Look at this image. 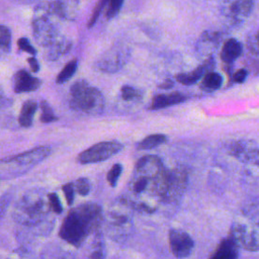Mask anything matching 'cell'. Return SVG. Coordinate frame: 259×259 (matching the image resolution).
I'll list each match as a JSON object with an SVG mask.
<instances>
[{
	"label": "cell",
	"mask_w": 259,
	"mask_h": 259,
	"mask_svg": "<svg viewBox=\"0 0 259 259\" xmlns=\"http://www.w3.org/2000/svg\"><path fill=\"white\" fill-rule=\"evenodd\" d=\"M168 184V170L155 155H146L138 160L126 192L121 197L134 210L143 213L155 212L163 204Z\"/></svg>",
	"instance_id": "1"
},
{
	"label": "cell",
	"mask_w": 259,
	"mask_h": 259,
	"mask_svg": "<svg viewBox=\"0 0 259 259\" xmlns=\"http://www.w3.org/2000/svg\"><path fill=\"white\" fill-rule=\"evenodd\" d=\"M51 207L48 194L40 189H30L24 192L16 201L12 218L21 228L31 234L49 233L54 223L50 221Z\"/></svg>",
	"instance_id": "2"
},
{
	"label": "cell",
	"mask_w": 259,
	"mask_h": 259,
	"mask_svg": "<svg viewBox=\"0 0 259 259\" xmlns=\"http://www.w3.org/2000/svg\"><path fill=\"white\" fill-rule=\"evenodd\" d=\"M102 217V208L99 204L93 202L79 204L64 219L59 236L63 241L79 248L91 233L98 230Z\"/></svg>",
	"instance_id": "3"
},
{
	"label": "cell",
	"mask_w": 259,
	"mask_h": 259,
	"mask_svg": "<svg viewBox=\"0 0 259 259\" xmlns=\"http://www.w3.org/2000/svg\"><path fill=\"white\" fill-rule=\"evenodd\" d=\"M64 20L55 1L41 2L33 10L31 27L35 41L47 48L60 34V22Z\"/></svg>",
	"instance_id": "4"
},
{
	"label": "cell",
	"mask_w": 259,
	"mask_h": 259,
	"mask_svg": "<svg viewBox=\"0 0 259 259\" xmlns=\"http://www.w3.org/2000/svg\"><path fill=\"white\" fill-rule=\"evenodd\" d=\"M52 153V149L48 146H40L29 151L4 158L0 160V179H14L19 177L46 158H48Z\"/></svg>",
	"instance_id": "5"
},
{
	"label": "cell",
	"mask_w": 259,
	"mask_h": 259,
	"mask_svg": "<svg viewBox=\"0 0 259 259\" xmlns=\"http://www.w3.org/2000/svg\"><path fill=\"white\" fill-rule=\"evenodd\" d=\"M70 107L88 115H98L104 109L105 99L101 91L85 80L76 81L70 88Z\"/></svg>",
	"instance_id": "6"
},
{
	"label": "cell",
	"mask_w": 259,
	"mask_h": 259,
	"mask_svg": "<svg viewBox=\"0 0 259 259\" xmlns=\"http://www.w3.org/2000/svg\"><path fill=\"white\" fill-rule=\"evenodd\" d=\"M133 210L122 197L109 207L105 217V231L111 240L123 242L130 237L134 228Z\"/></svg>",
	"instance_id": "7"
},
{
	"label": "cell",
	"mask_w": 259,
	"mask_h": 259,
	"mask_svg": "<svg viewBox=\"0 0 259 259\" xmlns=\"http://www.w3.org/2000/svg\"><path fill=\"white\" fill-rule=\"evenodd\" d=\"M123 149V146L117 141H104L97 143L81 152L77 161L80 164H93L108 160Z\"/></svg>",
	"instance_id": "8"
},
{
	"label": "cell",
	"mask_w": 259,
	"mask_h": 259,
	"mask_svg": "<svg viewBox=\"0 0 259 259\" xmlns=\"http://www.w3.org/2000/svg\"><path fill=\"white\" fill-rule=\"evenodd\" d=\"M230 237L235 243L247 251L256 252L258 250L257 224L252 225L244 221H236L232 225Z\"/></svg>",
	"instance_id": "9"
},
{
	"label": "cell",
	"mask_w": 259,
	"mask_h": 259,
	"mask_svg": "<svg viewBox=\"0 0 259 259\" xmlns=\"http://www.w3.org/2000/svg\"><path fill=\"white\" fill-rule=\"evenodd\" d=\"M187 185V172L182 167L168 170V184L163 203L174 205L182 198Z\"/></svg>",
	"instance_id": "10"
},
{
	"label": "cell",
	"mask_w": 259,
	"mask_h": 259,
	"mask_svg": "<svg viewBox=\"0 0 259 259\" xmlns=\"http://www.w3.org/2000/svg\"><path fill=\"white\" fill-rule=\"evenodd\" d=\"M130 50L125 46H114L106 51L96 62L98 70L113 73L121 69L130 59Z\"/></svg>",
	"instance_id": "11"
},
{
	"label": "cell",
	"mask_w": 259,
	"mask_h": 259,
	"mask_svg": "<svg viewBox=\"0 0 259 259\" xmlns=\"http://www.w3.org/2000/svg\"><path fill=\"white\" fill-rule=\"evenodd\" d=\"M168 239L170 250L176 258H186L192 253L194 241L188 233L179 229H171Z\"/></svg>",
	"instance_id": "12"
},
{
	"label": "cell",
	"mask_w": 259,
	"mask_h": 259,
	"mask_svg": "<svg viewBox=\"0 0 259 259\" xmlns=\"http://www.w3.org/2000/svg\"><path fill=\"white\" fill-rule=\"evenodd\" d=\"M228 152L243 163L258 164V146L255 141H236L230 145Z\"/></svg>",
	"instance_id": "13"
},
{
	"label": "cell",
	"mask_w": 259,
	"mask_h": 259,
	"mask_svg": "<svg viewBox=\"0 0 259 259\" xmlns=\"http://www.w3.org/2000/svg\"><path fill=\"white\" fill-rule=\"evenodd\" d=\"M40 80L31 76L26 70H19L13 76V89L15 93L35 91L40 87Z\"/></svg>",
	"instance_id": "14"
},
{
	"label": "cell",
	"mask_w": 259,
	"mask_h": 259,
	"mask_svg": "<svg viewBox=\"0 0 259 259\" xmlns=\"http://www.w3.org/2000/svg\"><path fill=\"white\" fill-rule=\"evenodd\" d=\"M253 0H232L227 7V16L235 22H242L253 10Z\"/></svg>",
	"instance_id": "15"
},
{
	"label": "cell",
	"mask_w": 259,
	"mask_h": 259,
	"mask_svg": "<svg viewBox=\"0 0 259 259\" xmlns=\"http://www.w3.org/2000/svg\"><path fill=\"white\" fill-rule=\"evenodd\" d=\"M238 257L239 246L229 236L220 243L209 259H238Z\"/></svg>",
	"instance_id": "16"
},
{
	"label": "cell",
	"mask_w": 259,
	"mask_h": 259,
	"mask_svg": "<svg viewBox=\"0 0 259 259\" xmlns=\"http://www.w3.org/2000/svg\"><path fill=\"white\" fill-rule=\"evenodd\" d=\"M72 48V42L65 36L60 35L54 42L48 46L46 49L45 57L50 61H55L66 55Z\"/></svg>",
	"instance_id": "17"
},
{
	"label": "cell",
	"mask_w": 259,
	"mask_h": 259,
	"mask_svg": "<svg viewBox=\"0 0 259 259\" xmlns=\"http://www.w3.org/2000/svg\"><path fill=\"white\" fill-rule=\"evenodd\" d=\"M185 100H186V96L179 92H173L170 94H159L153 98L150 105V109L152 110L163 109L169 106H173L175 104L182 103Z\"/></svg>",
	"instance_id": "18"
},
{
	"label": "cell",
	"mask_w": 259,
	"mask_h": 259,
	"mask_svg": "<svg viewBox=\"0 0 259 259\" xmlns=\"http://www.w3.org/2000/svg\"><path fill=\"white\" fill-rule=\"evenodd\" d=\"M242 44L236 38H229L225 41L222 48L221 59L226 64H232L242 55Z\"/></svg>",
	"instance_id": "19"
},
{
	"label": "cell",
	"mask_w": 259,
	"mask_h": 259,
	"mask_svg": "<svg viewBox=\"0 0 259 259\" xmlns=\"http://www.w3.org/2000/svg\"><path fill=\"white\" fill-rule=\"evenodd\" d=\"M207 73V72H210V70L207 68V66L203 63L202 65L198 66L197 68H195L194 70L190 71V72H187V73H181V74H178L176 76V80L183 84V85H192L194 83H196L199 79L202 78V76L204 75V73Z\"/></svg>",
	"instance_id": "20"
},
{
	"label": "cell",
	"mask_w": 259,
	"mask_h": 259,
	"mask_svg": "<svg viewBox=\"0 0 259 259\" xmlns=\"http://www.w3.org/2000/svg\"><path fill=\"white\" fill-rule=\"evenodd\" d=\"M37 109V104L33 100H26L21 107L18 122L23 127H29L32 124L33 116Z\"/></svg>",
	"instance_id": "21"
},
{
	"label": "cell",
	"mask_w": 259,
	"mask_h": 259,
	"mask_svg": "<svg viewBox=\"0 0 259 259\" xmlns=\"http://www.w3.org/2000/svg\"><path fill=\"white\" fill-rule=\"evenodd\" d=\"M223 84V77L213 71L207 72L200 83V88L205 92H213L218 90Z\"/></svg>",
	"instance_id": "22"
},
{
	"label": "cell",
	"mask_w": 259,
	"mask_h": 259,
	"mask_svg": "<svg viewBox=\"0 0 259 259\" xmlns=\"http://www.w3.org/2000/svg\"><path fill=\"white\" fill-rule=\"evenodd\" d=\"M55 3L64 19L74 18L79 7V0H56Z\"/></svg>",
	"instance_id": "23"
},
{
	"label": "cell",
	"mask_w": 259,
	"mask_h": 259,
	"mask_svg": "<svg viewBox=\"0 0 259 259\" xmlns=\"http://www.w3.org/2000/svg\"><path fill=\"white\" fill-rule=\"evenodd\" d=\"M40 259H75L72 252L59 246H49L42 251Z\"/></svg>",
	"instance_id": "24"
},
{
	"label": "cell",
	"mask_w": 259,
	"mask_h": 259,
	"mask_svg": "<svg viewBox=\"0 0 259 259\" xmlns=\"http://www.w3.org/2000/svg\"><path fill=\"white\" fill-rule=\"evenodd\" d=\"M167 142V137L163 134H153L145 139H143L138 144L139 150H150L153 148H156L158 146H161Z\"/></svg>",
	"instance_id": "25"
},
{
	"label": "cell",
	"mask_w": 259,
	"mask_h": 259,
	"mask_svg": "<svg viewBox=\"0 0 259 259\" xmlns=\"http://www.w3.org/2000/svg\"><path fill=\"white\" fill-rule=\"evenodd\" d=\"M120 98L125 102H140L143 99V92L133 86L124 85L120 88L119 92Z\"/></svg>",
	"instance_id": "26"
},
{
	"label": "cell",
	"mask_w": 259,
	"mask_h": 259,
	"mask_svg": "<svg viewBox=\"0 0 259 259\" xmlns=\"http://www.w3.org/2000/svg\"><path fill=\"white\" fill-rule=\"evenodd\" d=\"M220 33L219 32H213V31H205L201 34L200 37V41L199 44L201 45V50H214L215 48H218L219 44H220Z\"/></svg>",
	"instance_id": "27"
},
{
	"label": "cell",
	"mask_w": 259,
	"mask_h": 259,
	"mask_svg": "<svg viewBox=\"0 0 259 259\" xmlns=\"http://www.w3.org/2000/svg\"><path fill=\"white\" fill-rule=\"evenodd\" d=\"M77 68H78V61H77V59L71 60L69 63H67L65 65V67L62 69V71L58 74V76L56 78V82L58 84H63L65 82H67L76 73Z\"/></svg>",
	"instance_id": "28"
},
{
	"label": "cell",
	"mask_w": 259,
	"mask_h": 259,
	"mask_svg": "<svg viewBox=\"0 0 259 259\" xmlns=\"http://www.w3.org/2000/svg\"><path fill=\"white\" fill-rule=\"evenodd\" d=\"M100 235V233L96 234L88 259H104V246Z\"/></svg>",
	"instance_id": "29"
},
{
	"label": "cell",
	"mask_w": 259,
	"mask_h": 259,
	"mask_svg": "<svg viewBox=\"0 0 259 259\" xmlns=\"http://www.w3.org/2000/svg\"><path fill=\"white\" fill-rule=\"evenodd\" d=\"M40 109H41V113H40V121L44 123H50L53 121H56L58 119L57 115L54 113V110L52 109L51 105L42 100L40 102Z\"/></svg>",
	"instance_id": "30"
},
{
	"label": "cell",
	"mask_w": 259,
	"mask_h": 259,
	"mask_svg": "<svg viewBox=\"0 0 259 259\" xmlns=\"http://www.w3.org/2000/svg\"><path fill=\"white\" fill-rule=\"evenodd\" d=\"M11 48V31L5 25H0V50L8 53Z\"/></svg>",
	"instance_id": "31"
},
{
	"label": "cell",
	"mask_w": 259,
	"mask_h": 259,
	"mask_svg": "<svg viewBox=\"0 0 259 259\" xmlns=\"http://www.w3.org/2000/svg\"><path fill=\"white\" fill-rule=\"evenodd\" d=\"M72 183H73L74 190L78 194L85 196L89 193V191H90V182L87 178L81 177V178H78L76 181H74Z\"/></svg>",
	"instance_id": "32"
},
{
	"label": "cell",
	"mask_w": 259,
	"mask_h": 259,
	"mask_svg": "<svg viewBox=\"0 0 259 259\" xmlns=\"http://www.w3.org/2000/svg\"><path fill=\"white\" fill-rule=\"evenodd\" d=\"M122 172V166L119 163L114 164L107 173V182L111 187H115L117 180Z\"/></svg>",
	"instance_id": "33"
},
{
	"label": "cell",
	"mask_w": 259,
	"mask_h": 259,
	"mask_svg": "<svg viewBox=\"0 0 259 259\" xmlns=\"http://www.w3.org/2000/svg\"><path fill=\"white\" fill-rule=\"evenodd\" d=\"M108 2H109V0H99L98 1V3L96 4L95 8L93 9L91 17L89 18V21H88V24H87L88 27H92L96 23V21H97L98 17L100 16L103 8L105 7L106 4H108Z\"/></svg>",
	"instance_id": "34"
},
{
	"label": "cell",
	"mask_w": 259,
	"mask_h": 259,
	"mask_svg": "<svg viewBox=\"0 0 259 259\" xmlns=\"http://www.w3.org/2000/svg\"><path fill=\"white\" fill-rule=\"evenodd\" d=\"M48 200H49V204H50L52 211H54L57 214H60L63 212L62 203L60 201L59 196L55 192L48 193Z\"/></svg>",
	"instance_id": "35"
},
{
	"label": "cell",
	"mask_w": 259,
	"mask_h": 259,
	"mask_svg": "<svg viewBox=\"0 0 259 259\" xmlns=\"http://www.w3.org/2000/svg\"><path fill=\"white\" fill-rule=\"evenodd\" d=\"M124 0H109L108 2V9L106 11V17L112 18L114 17L120 10Z\"/></svg>",
	"instance_id": "36"
},
{
	"label": "cell",
	"mask_w": 259,
	"mask_h": 259,
	"mask_svg": "<svg viewBox=\"0 0 259 259\" xmlns=\"http://www.w3.org/2000/svg\"><path fill=\"white\" fill-rule=\"evenodd\" d=\"M17 46L21 51H23L25 53H28L32 56L36 55V50L32 47V45L29 42V40L26 37H20L17 40Z\"/></svg>",
	"instance_id": "37"
},
{
	"label": "cell",
	"mask_w": 259,
	"mask_h": 259,
	"mask_svg": "<svg viewBox=\"0 0 259 259\" xmlns=\"http://www.w3.org/2000/svg\"><path fill=\"white\" fill-rule=\"evenodd\" d=\"M63 192L65 194V197H66V200H67V203L69 205H72L73 201H74V198H75V190H74V187H73V183L70 182V183H67V184H64L63 187Z\"/></svg>",
	"instance_id": "38"
},
{
	"label": "cell",
	"mask_w": 259,
	"mask_h": 259,
	"mask_svg": "<svg viewBox=\"0 0 259 259\" xmlns=\"http://www.w3.org/2000/svg\"><path fill=\"white\" fill-rule=\"evenodd\" d=\"M6 259H32V256L25 248H19L13 251Z\"/></svg>",
	"instance_id": "39"
},
{
	"label": "cell",
	"mask_w": 259,
	"mask_h": 259,
	"mask_svg": "<svg viewBox=\"0 0 259 259\" xmlns=\"http://www.w3.org/2000/svg\"><path fill=\"white\" fill-rule=\"evenodd\" d=\"M11 200V194L10 193H5L2 196H0V220L4 215L9 202Z\"/></svg>",
	"instance_id": "40"
},
{
	"label": "cell",
	"mask_w": 259,
	"mask_h": 259,
	"mask_svg": "<svg viewBox=\"0 0 259 259\" xmlns=\"http://www.w3.org/2000/svg\"><path fill=\"white\" fill-rule=\"evenodd\" d=\"M247 47H248V50H249L252 54H254L255 56L258 55V39H257V34L251 35V36L248 38Z\"/></svg>",
	"instance_id": "41"
},
{
	"label": "cell",
	"mask_w": 259,
	"mask_h": 259,
	"mask_svg": "<svg viewBox=\"0 0 259 259\" xmlns=\"http://www.w3.org/2000/svg\"><path fill=\"white\" fill-rule=\"evenodd\" d=\"M247 76H248V71L245 69H240L233 75V81L235 83H243L246 80Z\"/></svg>",
	"instance_id": "42"
},
{
	"label": "cell",
	"mask_w": 259,
	"mask_h": 259,
	"mask_svg": "<svg viewBox=\"0 0 259 259\" xmlns=\"http://www.w3.org/2000/svg\"><path fill=\"white\" fill-rule=\"evenodd\" d=\"M27 62L29 64V67L31 69L32 72L36 73L39 71V64H38V61L34 58V57H30L27 59Z\"/></svg>",
	"instance_id": "43"
},
{
	"label": "cell",
	"mask_w": 259,
	"mask_h": 259,
	"mask_svg": "<svg viewBox=\"0 0 259 259\" xmlns=\"http://www.w3.org/2000/svg\"><path fill=\"white\" fill-rule=\"evenodd\" d=\"M9 103H10V101L6 98V96L4 95L3 91H2L1 88H0V106H6V105H8Z\"/></svg>",
	"instance_id": "44"
},
{
	"label": "cell",
	"mask_w": 259,
	"mask_h": 259,
	"mask_svg": "<svg viewBox=\"0 0 259 259\" xmlns=\"http://www.w3.org/2000/svg\"><path fill=\"white\" fill-rule=\"evenodd\" d=\"M173 86V82L170 79H167L165 82H163L159 87L162 89H169Z\"/></svg>",
	"instance_id": "45"
}]
</instances>
